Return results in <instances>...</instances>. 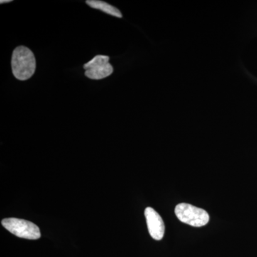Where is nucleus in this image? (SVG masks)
Returning a JSON list of instances; mask_svg holds the SVG:
<instances>
[{
    "mask_svg": "<svg viewBox=\"0 0 257 257\" xmlns=\"http://www.w3.org/2000/svg\"><path fill=\"white\" fill-rule=\"evenodd\" d=\"M13 75L19 80L25 81L32 77L36 69L35 55L28 47L20 46L13 51L12 57Z\"/></svg>",
    "mask_w": 257,
    "mask_h": 257,
    "instance_id": "f257e3e1",
    "label": "nucleus"
},
{
    "mask_svg": "<svg viewBox=\"0 0 257 257\" xmlns=\"http://www.w3.org/2000/svg\"><path fill=\"white\" fill-rule=\"evenodd\" d=\"M175 214L182 222L194 227L205 226L209 221V215L207 211L187 203H181L177 205Z\"/></svg>",
    "mask_w": 257,
    "mask_h": 257,
    "instance_id": "f03ea898",
    "label": "nucleus"
},
{
    "mask_svg": "<svg viewBox=\"0 0 257 257\" xmlns=\"http://www.w3.org/2000/svg\"><path fill=\"white\" fill-rule=\"evenodd\" d=\"M2 224L12 234L23 239L36 240L41 236L40 228L30 221L8 218L2 221Z\"/></svg>",
    "mask_w": 257,
    "mask_h": 257,
    "instance_id": "7ed1b4c3",
    "label": "nucleus"
},
{
    "mask_svg": "<svg viewBox=\"0 0 257 257\" xmlns=\"http://www.w3.org/2000/svg\"><path fill=\"white\" fill-rule=\"evenodd\" d=\"M109 60L108 56L97 55L94 57L84 65L86 77L99 80L110 76L113 73V67Z\"/></svg>",
    "mask_w": 257,
    "mask_h": 257,
    "instance_id": "20e7f679",
    "label": "nucleus"
},
{
    "mask_svg": "<svg viewBox=\"0 0 257 257\" xmlns=\"http://www.w3.org/2000/svg\"><path fill=\"white\" fill-rule=\"evenodd\" d=\"M145 215L150 236L155 240L162 239L165 235V226L160 214L153 208L147 207L145 211Z\"/></svg>",
    "mask_w": 257,
    "mask_h": 257,
    "instance_id": "39448f33",
    "label": "nucleus"
},
{
    "mask_svg": "<svg viewBox=\"0 0 257 257\" xmlns=\"http://www.w3.org/2000/svg\"><path fill=\"white\" fill-rule=\"evenodd\" d=\"M86 3L91 8L101 10V11L104 12L106 14L111 15V16L119 18H122L121 12L117 8H114L112 5L104 3V2L99 1V0H88L86 2Z\"/></svg>",
    "mask_w": 257,
    "mask_h": 257,
    "instance_id": "423d86ee",
    "label": "nucleus"
},
{
    "mask_svg": "<svg viewBox=\"0 0 257 257\" xmlns=\"http://www.w3.org/2000/svg\"><path fill=\"white\" fill-rule=\"evenodd\" d=\"M12 1H10V0H2L1 2H0V3L1 4H3V3H11Z\"/></svg>",
    "mask_w": 257,
    "mask_h": 257,
    "instance_id": "0eeeda50",
    "label": "nucleus"
}]
</instances>
